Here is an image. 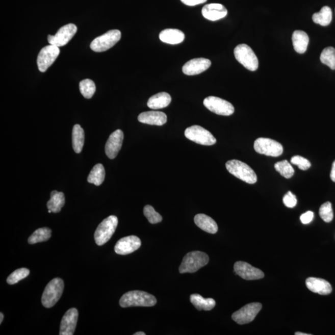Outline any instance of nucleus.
Returning a JSON list of instances; mask_svg holds the SVG:
<instances>
[{"mask_svg": "<svg viewBox=\"0 0 335 335\" xmlns=\"http://www.w3.org/2000/svg\"><path fill=\"white\" fill-rule=\"evenodd\" d=\"M291 163L292 164L297 165L300 170L303 171L308 170L311 167V163L309 160L299 156L292 157Z\"/></svg>", "mask_w": 335, "mask_h": 335, "instance_id": "obj_38", "label": "nucleus"}, {"mask_svg": "<svg viewBox=\"0 0 335 335\" xmlns=\"http://www.w3.org/2000/svg\"><path fill=\"white\" fill-rule=\"evenodd\" d=\"M296 335H311V334H308V333H302V332H296V333H295Z\"/></svg>", "mask_w": 335, "mask_h": 335, "instance_id": "obj_44", "label": "nucleus"}, {"mask_svg": "<svg viewBox=\"0 0 335 335\" xmlns=\"http://www.w3.org/2000/svg\"><path fill=\"white\" fill-rule=\"evenodd\" d=\"M59 54V47L56 45L50 44L43 47L40 51L37 59V64L39 71L41 72H45L56 61Z\"/></svg>", "mask_w": 335, "mask_h": 335, "instance_id": "obj_12", "label": "nucleus"}, {"mask_svg": "<svg viewBox=\"0 0 335 335\" xmlns=\"http://www.w3.org/2000/svg\"><path fill=\"white\" fill-rule=\"evenodd\" d=\"M194 222L197 227L206 233L214 234L218 231V226H217V223L207 215L197 214L194 217Z\"/></svg>", "mask_w": 335, "mask_h": 335, "instance_id": "obj_22", "label": "nucleus"}, {"mask_svg": "<svg viewBox=\"0 0 335 335\" xmlns=\"http://www.w3.org/2000/svg\"><path fill=\"white\" fill-rule=\"evenodd\" d=\"M333 18V14L331 8L328 7H323L319 12L314 14L312 16L315 23L322 25V27H327L331 23Z\"/></svg>", "mask_w": 335, "mask_h": 335, "instance_id": "obj_29", "label": "nucleus"}, {"mask_svg": "<svg viewBox=\"0 0 335 335\" xmlns=\"http://www.w3.org/2000/svg\"><path fill=\"white\" fill-rule=\"evenodd\" d=\"M314 214L313 212L307 211L305 213L303 214L301 216H300V221L302 222L303 224H308V223H311L314 219Z\"/></svg>", "mask_w": 335, "mask_h": 335, "instance_id": "obj_40", "label": "nucleus"}, {"mask_svg": "<svg viewBox=\"0 0 335 335\" xmlns=\"http://www.w3.org/2000/svg\"><path fill=\"white\" fill-rule=\"evenodd\" d=\"M208 0H181L183 4L190 7H193L197 5L204 4Z\"/></svg>", "mask_w": 335, "mask_h": 335, "instance_id": "obj_41", "label": "nucleus"}, {"mask_svg": "<svg viewBox=\"0 0 335 335\" xmlns=\"http://www.w3.org/2000/svg\"><path fill=\"white\" fill-rule=\"evenodd\" d=\"M118 225V219L115 216H111L106 218L100 223L94 233V240L96 244L102 246L111 239Z\"/></svg>", "mask_w": 335, "mask_h": 335, "instance_id": "obj_5", "label": "nucleus"}, {"mask_svg": "<svg viewBox=\"0 0 335 335\" xmlns=\"http://www.w3.org/2000/svg\"><path fill=\"white\" fill-rule=\"evenodd\" d=\"M79 312L75 308H70L63 317L60 335H73L78 321Z\"/></svg>", "mask_w": 335, "mask_h": 335, "instance_id": "obj_17", "label": "nucleus"}, {"mask_svg": "<svg viewBox=\"0 0 335 335\" xmlns=\"http://www.w3.org/2000/svg\"><path fill=\"white\" fill-rule=\"evenodd\" d=\"M121 38V31L117 30H111L94 39L91 43V49L96 53H102L113 47Z\"/></svg>", "mask_w": 335, "mask_h": 335, "instance_id": "obj_7", "label": "nucleus"}, {"mask_svg": "<svg viewBox=\"0 0 335 335\" xmlns=\"http://www.w3.org/2000/svg\"><path fill=\"white\" fill-rule=\"evenodd\" d=\"M65 202L64 194L62 192L53 191L50 194V199L47 202L48 210H50L51 213H58L64 207Z\"/></svg>", "mask_w": 335, "mask_h": 335, "instance_id": "obj_27", "label": "nucleus"}, {"mask_svg": "<svg viewBox=\"0 0 335 335\" xmlns=\"http://www.w3.org/2000/svg\"><path fill=\"white\" fill-rule=\"evenodd\" d=\"M134 335H145V333H144V332L142 331H139V332H137V333H134Z\"/></svg>", "mask_w": 335, "mask_h": 335, "instance_id": "obj_45", "label": "nucleus"}, {"mask_svg": "<svg viewBox=\"0 0 335 335\" xmlns=\"http://www.w3.org/2000/svg\"><path fill=\"white\" fill-rule=\"evenodd\" d=\"M157 303V299L153 295L144 291H133L123 295L119 300L122 308L130 307H152Z\"/></svg>", "mask_w": 335, "mask_h": 335, "instance_id": "obj_1", "label": "nucleus"}, {"mask_svg": "<svg viewBox=\"0 0 335 335\" xmlns=\"http://www.w3.org/2000/svg\"><path fill=\"white\" fill-rule=\"evenodd\" d=\"M330 177L332 181L335 182V160L333 163V165H332Z\"/></svg>", "mask_w": 335, "mask_h": 335, "instance_id": "obj_42", "label": "nucleus"}, {"mask_svg": "<svg viewBox=\"0 0 335 335\" xmlns=\"http://www.w3.org/2000/svg\"><path fill=\"white\" fill-rule=\"evenodd\" d=\"M274 168L280 174V175L286 179L291 178L294 174V169L288 160H282L275 163Z\"/></svg>", "mask_w": 335, "mask_h": 335, "instance_id": "obj_32", "label": "nucleus"}, {"mask_svg": "<svg viewBox=\"0 0 335 335\" xmlns=\"http://www.w3.org/2000/svg\"><path fill=\"white\" fill-rule=\"evenodd\" d=\"M254 150L266 156L277 157L283 153V147L276 140L260 137L254 143Z\"/></svg>", "mask_w": 335, "mask_h": 335, "instance_id": "obj_9", "label": "nucleus"}, {"mask_svg": "<svg viewBox=\"0 0 335 335\" xmlns=\"http://www.w3.org/2000/svg\"><path fill=\"white\" fill-rule=\"evenodd\" d=\"M79 87L80 92L87 99L92 98L96 91V85L94 82L90 79L82 80L80 83Z\"/></svg>", "mask_w": 335, "mask_h": 335, "instance_id": "obj_34", "label": "nucleus"}, {"mask_svg": "<svg viewBox=\"0 0 335 335\" xmlns=\"http://www.w3.org/2000/svg\"><path fill=\"white\" fill-rule=\"evenodd\" d=\"M144 216L148 220V222L152 224H156L162 221V217L160 214L154 211L152 206L147 205L144 209Z\"/></svg>", "mask_w": 335, "mask_h": 335, "instance_id": "obj_37", "label": "nucleus"}, {"mask_svg": "<svg viewBox=\"0 0 335 335\" xmlns=\"http://www.w3.org/2000/svg\"><path fill=\"white\" fill-rule=\"evenodd\" d=\"M204 107L218 115L228 116L234 113V106L225 99L216 96H209L203 102Z\"/></svg>", "mask_w": 335, "mask_h": 335, "instance_id": "obj_11", "label": "nucleus"}, {"mask_svg": "<svg viewBox=\"0 0 335 335\" xmlns=\"http://www.w3.org/2000/svg\"><path fill=\"white\" fill-rule=\"evenodd\" d=\"M320 61L327 65L331 70H335V48L328 47L324 48L320 55Z\"/></svg>", "mask_w": 335, "mask_h": 335, "instance_id": "obj_33", "label": "nucleus"}, {"mask_svg": "<svg viewBox=\"0 0 335 335\" xmlns=\"http://www.w3.org/2000/svg\"><path fill=\"white\" fill-rule=\"evenodd\" d=\"M306 286L314 293L326 296L332 292V287L327 280L317 277H311L306 279Z\"/></svg>", "mask_w": 335, "mask_h": 335, "instance_id": "obj_20", "label": "nucleus"}, {"mask_svg": "<svg viewBox=\"0 0 335 335\" xmlns=\"http://www.w3.org/2000/svg\"><path fill=\"white\" fill-rule=\"evenodd\" d=\"M185 135L188 139L202 145H213L217 142L210 131L199 125H193L186 128Z\"/></svg>", "mask_w": 335, "mask_h": 335, "instance_id": "obj_8", "label": "nucleus"}, {"mask_svg": "<svg viewBox=\"0 0 335 335\" xmlns=\"http://www.w3.org/2000/svg\"><path fill=\"white\" fill-rule=\"evenodd\" d=\"M210 257L204 252L194 251L186 254L179 268L180 273H194L208 265Z\"/></svg>", "mask_w": 335, "mask_h": 335, "instance_id": "obj_2", "label": "nucleus"}, {"mask_svg": "<svg viewBox=\"0 0 335 335\" xmlns=\"http://www.w3.org/2000/svg\"><path fill=\"white\" fill-rule=\"evenodd\" d=\"M4 314H3V313H2L1 312V314H0V324H2V323L3 322V320H4Z\"/></svg>", "mask_w": 335, "mask_h": 335, "instance_id": "obj_43", "label": "nucleus"}, {"mask_svg": "<svg viewBox=\"0 0 335 335\" xmlns=\"http://www.w3.org/2000/svg\"><path fill=\"white\" fill-rule=\"evenodd\" d=\"M283 202H284L286 207L293 208L297 205V197L293 193L289 191L284 197H283Z\"/></svg>", "mask_w": 335, "mask_h": 335, "instance_id": "obj_39", "label": "nucleus"}, {"mask_svg": "<svg viewBox=\"0 0 335 335\" xmlns=\"http://www.w3.org/2000/svg\"><path fill=\"white\" fill-rule=\"evenodd\" d=\"M30 271L27 268H20L13 272L9 276H8L7 281L8 284L10 285H15L20 280L25 278L29 276Z\"/></svg>", "mask_w": 335, "mask_h": 335, "instance_id": "obj_35", "label": "nucleus"}, {"mask_svg": "<svg viewBox=\"0 0 335 335\" xmlns=\"http://www.w3.org/2000/svg\"><path fill=\"white\" fill-rule=\"evenodd\" d=\"M105 170L101 163L96 165L90 171L88 177V183L96 186H99L104 182Z\"/></svg>", "mask_w": 335, "mask_h": 335, "instance_id": "obj_30", "label": "nucleus"}, {"mask_svg": "<svg viewBox=\"0 0 335 335\" xmlns=\"http://www.w3.org/2000/svg\"><path fill=\"white\" fill-rule=\"evenodd\" d=\"M228 11L224 6L219 4H211L204 6L202 10V16L210 21H215L225 18Z\"/></svg>", "mask_w": 335, "mask_h": 335, "instance_id": "obj_19", "label": "nucleus"}, {"mask_svg": "<svg viewBox=\"0 0 335 335\" xmlns=\"http://www.w3.org/2000/svg\"><path fill=\"white\" fill-rule=\"evenodd\" d=\"M138 120L143 124L161 126L167 122V116L163 112L147 111L140 114Z\"/></svg>", "mask_w": 335, "mask_h": 335, "instance_id": "obj_21", "label": "nucleus"}, {"mask_svg": "<svg viewBox=\"0 0 335 335\" xmlns=\"http://www.w3.org/2000/svg\"><path fill=\"white\" fill-rule=\"evenodd\" d=\"M211 65V62L208 59H194L186 63L183 67V71L187 75H196L204 72Z\"/></svg>", "mask_w": 335, "mask_h": 335, "instance_id": "obj_18", "label": "nucleus"}, {"mask_svg": "<svg viewBox=\"0 0 335 335\" xmlns=\"http://www.w3.org/2000/svg\"><path fill=\"white\" fill-rule=\"evenodd\" d=\"M234 271L245 280H257L263 278L264 273L260 269L253 267L249 263L237 262L234 265Z\"/></svg>", "mask_w": 335, "mask_h": 335, "instance_id": "obj_14", "label": "nucleus"}, {"mask_svg": "<svg viewBox=\"0 0 335 335\" xmlns=\"http://www.w3.org/2000/svg\"><path fill=\"white\" fill-rule=\"evenodd\" d=\"M77 32V27L74 24H68L59 29L55 36L48 35L47 40L51 45L62 47L67 45Z\"/></svg>", "mask_w": 335, "mask_h": 335, "instance_id": "obj_13", "label": "nucleus"}, {"mask_svg": "<svg viewBox=\"0 0 335 335\" xmlns=\"http://www.w3.org/2000/svg\"><path fill=\"white\" fill-rule=\"evenodd\" d=\"M85 142V133L79 124L74 125L72 131V144L73 150L76 153L82 151Z\"/></svg>", "mask_w": 335, "mask_h": 335, "instance_id": "obj_28", "label": "nucleus"}, {"mask_svg": "<svg viewBox=\"0 0 335 335\" xmlns=\"http://www.w3.org/2000/svg\"><path fill=\"white\" fill-rule=\"evenodd\" d=\"M262 303L253 302L248 303L233 315L231 318L238 324L244 325L253 322L257 315L262 310Z\"/></svg>", "mask_w": 335, "mask_h": 335, "instance_id": "obj_10", "label": "nucleus"}, {"mask_svg": "<svg viewBox=\"0 0 335 335\" xmlns=\"http://www.w3.org/2000/svg\"><path fill=\"white\" fill-rule=\"evenodd\" d=\"M141 246L139 237L134 236L122 238L116 243L114 251L118 254L126 255L138 250Z\"/></svg>", "mask_w": 335, "mask_h": 335, "instance_id": "obj_15", "label": "nucleus"}, {"mask_svg": "<svg viewBox=\"0 0 335 335\" xmlns=\"http://www.w3.org/2000/svg\"><path fill=\"white\" fill-rule=\"evenodd\" d=\"M171 101V97L167 93L161 92L150 97L147 102L149 108L160 110L168 107Z\"/></svg>", "mask_w": 335, "mask_h": 335, "instance_id": "obj_24", "label": "nucleus"}, {"mask_svg": "<svg viewBox=\"0 0 335 335\" xmlns=\"http://www.w3.org/2000/svg\"><path fill=\"white\" fill-rule=\"evenodd\" d=\"M190 300L194 307L198 311H211L214 308L216 304L215 300L212 298L205 299L197 294L191 295Z\"/></svg>", "mask_w": 335, "mask_h": 335, "instance_id": "obj_26", "label": "nucleus"}, {"mask_svg": "<svg viewBox=\"0 0 335 335\" xmlns=\"http://www.w3.org/2000/svg\"><path fill=\"white\" fill-rule=\"evenodd\" d=\"M235 57L238 62L247 69L254 71L259 68V59L250 46L240 44L235 48Z\"/></svg>", "mask_w": 335, "mask_h": 335, "instance_id": "obj_6", "label": "nucleus"}, {"mask_svg": "<svg viewBox=\"0 0 335 335\" xmlns=\"http://www.w3.org/2000/svg\"><path fill=\"white\" fill-rule=\"evenodd\" d=\"M228 172L242 181L254 184L257 182V176L253 169L250 166L239 160H229L225 164Z\"/></svg>", "mask_w": 335, "mask_h": 335, "instance_id": "obj_3", "label": "nucleus"}, {"mask_svg": "<svg viewBox=\"0 0 335 335\" xmlns=\"http://www.w3.org/2000/svg\"><path fill=\"white\" fill-rule=\"evenodd\" d=\"M123 139L124 133L121 130H116L111 134L105 146L106 154L109 159L116 158L121 149Z\"/></svg>", "mask_w": 335, "mask_h": 335, "instance_id": "obj_16", "label": "nucleus"}, {"mask_svg": "<svg viewBox=\"0 0 335 335\" xmlns=\"http://www.w3.org/2000/svg\"><path fill=\"white\" fill-rule=\"evenodd\" d=\"M319 215L325 222H331L333 220V211L330 202H326L321 205L319 210Z\"/></svg>", "mask_w": 335, "mask_h": 335, "instance_id": "obj_36", "label": "nucleus"}, {"mask_svg": "<svg viewBox=\"0 0 335 335\" xmlns=\"http://www.w3.org/2000/svg\"><path fill=\"white\" fill-rule=\"evenodd\" d=\"M294 50L299 54L305 53L307 49L309 38L307 34L302 31H295L292 37Z\"/></svg>", "mask_w": 335, "mask_h": 335, "instance_id": "obj_25", "label": "nucleus"}, {"mask_svg": "<svg viewBox=\"0 0 335 335\" xmlns=\"http://www.w3.org/2000/svg\"><path fill=\"white\" fill-rule=\"evenodd\" d=\"M51 236V231L47 227L40 228L37 229L29 238L28 243L30 244H36V243L47 241Z\"/></svg>", "mask_w": 335, "mask_h": 335, "instance_id": "obj_31", "label": "nucleus"}, {"mask_svg": "<svg viewBox=\"0 0 335 335\" xmlns=\"http://www.w3.org/2000/svg\"><path fill=\"white\" fill-rule=\"evenodd\" d=\"M64 289V280L59 277L54 278L45 287L42 296V303L45 308L56 305L62 296Z\"/></svg>", "mask_w": 335, "mask_h": 335, "instance_id": "obj_4", "label": "nucleus"}, {"mask_svg": "<svg viewBox=\"0 0 335 335\" xmlns=\"http://www.w3.org/2000/svg\"><path fill=\"white\" fill-rule=\"evenodd\" d=\"M185 34L176 29H167L160 33L159 38L163 42L169 44H180L185 39Z\"/></svg>", "mask_w": 335, "mask_h": 335, "instance_id": "obj_23", "label": "nucleus"}]
</instances>
